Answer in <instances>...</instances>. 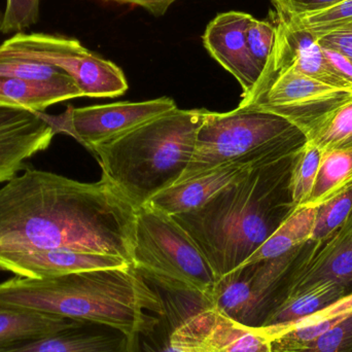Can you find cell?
<instances>
[{
	"mask_svg": "<svg viewBox=\"0 0 352 352\" xmlns=\"http://www.w3.org/2000/svg\"><path fill=\"white\" fill-rule=\"evenodd\" d=\"M318 37L322 47L336 50L352 61V28L333 31Z\"/></svg>",
	"mask_w": 352,
	"mask_h": 352,
	"instance_id": "cell-34",
	"label": "cell"
},
{
	"mask_svg": "<svg viewBox=\"0 0 352 352\" xmlns=\"http://www.w3.org/2000/svg\"><path fill=\"white\" fill-rule=\"evenodd\" d=\"M318 206L298 207L278 229L241 265L278 258L311 239Z\"/></svg>",
	"mask_w": 352,
	"mask_h": 352,
	"instance_id": "cell-23",
	"label": "cell"
},
{
	"mask_svg": "<svg viewBox=\"0 0 352 352\" xmlns=\"http://www.w3.org/2000/svg\"><path fill=\"white\" fill-rule=\"evenodd\" d=\"M0 76L47 84L74 82L67 74L49 64L3 55H0Z\"/></svg>",
	"mask_w": 352,
	"mask_h": 352,
	"instance_id": "cell-28",
	"label": "cell"
},
{
	"mask_svg": "<svg viewBox=\"0 0 352 352\" xmlns=\"http://www.w3.org/2000/svg\"><path fill=\"white\" fill-rule=\"evenodd\" d=\"M254 16L241 12L217 14L203 35V45L211 57L237 80L248 95L262 74L248 49L246 31Z\"/></svg>",
	"mask_w": 352,
	"mask_h": 352,
	"instance_id": "cell-14",
	"label": "cell"
},
{
	"mask_svg": "<svg viewBox=\"0 0 352 352\" xmlns=\"http://www.w3.org/2000/svg\"><path fill=\"white\" fill-rule=\"evenodd\" d=\"M176 109L173 99L161 97L140 102L109 103L80 109L68 107L60 115H47L43 111L41 115L55 134H67L92 152L95 146Z\"/></svg>",
	"mask_w": 352,
	"mask_h": 352,
	"instance_id": "cell-9",
	"label": "cell"
},
{
	"mask_svg": "<svg viewBox=\"0 0 352 352\" xmlns=\"http://www.w3.org/2000/svg\"><path fill=\"white\" fill-rule=\"evenodd\" d=\"M0 55L49 64L67 74L82 96L113 98L128 90L125 74L78 39L45 33H18L0 45Z\"/></svg>",
	"mask_w": 352,
	"mask_h": 352,
	"instance_id": "cell-7",
	"label": "cell"
},
{
	"mask_svg": "<svg viewBox=\"0 0 352 352\" xmlns=\"http://www.w3.org/2000/svg\"><path fill=\"white\" fill-rule=\"evenodd\" d=\"M351 314L352 293L314 316L285 326L263 329L270 337L272 352H299Z\"/></svg>",
	"mask_w": 352,
	"mask_h": 352,
	"instance_id": "cell-19",
	"label": "cell"
},
{
	"mask_svg": "<svg viewBox=\"0 0 352 352\" xmlns=\"http://www.w3.org/2000/svg\"><path fill=\"white\" fill-rule=\"evenodd\" d=\"M322 155V151L309 142H306L297 153L291 179L292 196L296 208L306 205L309 199L320 169Z\"/></svg>",
	"mask_w": 352,
	"mask_h": 352,
	"instance_id": "cell-27",
	"label": "cell"
},
{
	"mask_svg": "<svg viewBox=\"0 0 352 352\" xmlns=\"http://www.w3.org/2000/svg\"><path fill=\"white\" fill-rule=\"evenodd\" d=\"M351 182L352 148L322 152L316 184L306 205L318 206Z\"/></svg>",
	"mask_w": 352,
	"mask_h": 352,
	"instance_id": "cell-24",
	"label": "cell"
},
{
	"mask_svg": "<svg viewBox=\"0 0 352 352\" xmlns=\"http://www.w3.org/2000/svg\"><path fill=\"white\" fill-rule=\"evenodd\" d=\"M346 295V291L333 281H322L296 289L275 310L263 328L293 324L322 311Z\"/></svg>",
	"mask_w": 352,
	"mask_h": 352,
	"instance_id": "cell-22",
	"label": "cell"
},
{
	"mask_svg": "<svg viewBox=\"0 0 352 352\" xmlns=\"http://www.w3.org/2000/svg\"><path fill=\"white\" fill-rule=\"evenodd\" d=\"M299 151L256 163L203 206L173 217L217 280L241 266L295 210L291 179Z\"/></svg>",
	"mask_w": 352,
	"mask_h": 352,
	"instance_id": "cell-2",
	"label": "cell"
},
{
	"mask_svg": "<svg viewBox=\"0 0 352 352\" xmlns=\"http://www.w3.org/2000/svg\"><path fill=\"white\" fill-rule=\"evenodd\" d=\"M138 272L158 294L164 311L151 314L150 318L131 334L132 352H180L173 344V332L192 310L206 300V295L184 285Z\"/></svg>",
	"mask_w": 352,
	"mask_h": 352,
	"instance_id": "cell-11",
	"label": "cell"
},
{
	"mask_svg": "<svg viewBox=\"0 0 352 352\" xmlns=\"http://www.w3.org/2000/svg\"><path fill=\"white\" fill-rule=\"evenodd\" d=\"M285 19L291 21L296 26L314 33L316 36L333 31L352 28V0H345L324 12L297 18Z\"/></svg>",
	"mask_w": 352,
	"mask_h": 352,
	"instance_id": "cell-29",
	"label": "cell"
},
{
	"mask_svg": "<svg viewBox=\"0 0 352 352\" xmlns=\"http://www.w3.org/2000/svg\"><path fill=\"white\" fill-rule=\"evenodd\" d=\"M351 100L352 88H337L293 68H283L261 74L238 107L274 113L306 134L328 113Z\"/></svg>",
	"mask_w": 352,
	"mask_h": 352,
	"instance_id": "cell-8",
	"label": "cell"
},
{
	"mask_svg": "<svg viewBox=\"0 0 352 352\" xmlns=\"http://www.w3.org/2000/svg\"><path fill=\"white\" fill-rule=\"evenodd\" d=\"M306 142L299 128L268 111L241 107L228 113L204 109L192 159L177 184L240 159L283 156L299 151Z\"/></svg>",
	"mask_w": 352,
	"mask_h": 352,
	"instance_id": "cell-5",
	"label": "cell"
},
{
	"mask_svg": "<svg viewBox=\"0 0 352 352\" xmlns=\"http://www.w3.org/2000/svg\"><path fill=\"white\" fill-rule=\"evenodd\" d=\"M132 266L206 296L217 281L210 265L188 234L173 217L148 205L136 212Z\"/></svg>",
	"mask_w": 352,
	"mask_h": 352,
	"instance_id": "cell-6",
	"label": "cell"
},
{
	"mask_svg": "<svg viewBox=\"0 0 352 352\" xmlns=\"http://www.w3.org/2000/svg\"><path fill=\"white\" fill-rule=\"evenodd\" d=\"M322 281H333L347 295L352 293V209L341 227L318 244L293 292Z\"/></svg>",
	"mask_w": 352,
	"mask_h": 352,
	"instance_id": "cell-18",
	"label": "cell"
},
{
	"mask_svg": "<svg viewBox=\"0 0 352 352\" xmlns=\"http://www.w3.org/2000/svg\"><path fill=\"white\" fill-rule=\"evenodd\" d=\"M105 1H113L121 4H133V6H142L144 10L150 12L156 16L165 14L169 6L176 0H105Z\"/></svg>",
	"mask_w": 352,
	"mask_h": 352,
	"instance_id": "cell-36",
	"label": "cell"
},
{
	"mask_svg": "<svg viewBox=\"0 0 352 352\" xmlns=\"http://www.w3.org/2000/svg\"><path fill=\"white\" fill-rule=\"evenodd\" d=\"M131 263L120 256L72 250L0 254V271L24 278H45L97 269L123 268Z\"/></svg>",
	"mask_w": 352,
	"mask_h": 352,
	"instance_id": "cell-15",
	"label": "cell"
},
{
	"mask_svg": "<svg viewBox=\"0 0 352 352\" xmlns=\"http://www.w3.org/2000/svg\"><path fill=\"white\" fill-rule=\"evenodd\" d=\"M305 135L322 152L352 148V100L328 113Z\"/></svg>",
	"mask_w": 352,
	"mask_h": 352,
	"instance_id": "cell-25",
	"label": "cell"
},
{
	"mask_svg": "<svg viewBox=\"0 0 352 352\" xmlns=\"http://www.w3.org/2000/svg\"><path fill=\"white\" fill-rule=\"evenodd\" d=\"M246 39L250 55L263 72L276 41V24L274 21L252 18L246 31Z\"/></svg>",
	"mask_w": 352,
	"mask_h": 352,
	"instance_id": "cell-30",
	"label": "cell"
},
{
	"mask_svg": "<svg viewBox=\"0 0 352 352\" xmlns=\"http://www.w3.org/2000/svg\"><path fill=\"white\" fill-rule=\"evenodd\" d=\"M352 209V182L324 202L318 205L316 221L310 241H326L341 227Z\"/></svg>",
	"mask_w": 352,
	"mask_h": 352,
	"instance_id": "cell-26",
	"label": "cell"
},
{
	"mask_svg": "<svg viewBox=\"0 0 352 352\" xmlns=\"http://www.w3.org/2000/svg\"><path fill=\"white\" fill-rule=\"evenodd\" d=\"M0 305L102 322L129 334L151 314L164 311L158 294L132 265L39 279L14 277L0 283Z\"/></svg>",
	"mask_w": 352,
	"mask_h": 352,
	"instance_id": "cell-3",
	"label": "cell"
},
{
	"mask_svg": "<svg viewBox=\"0 0 352 352\" xmlns=\"http://www.w3.org/2000/svg\"><path fill=\"white\" fill-rule=\"evenodd\" d=\"M280 157V156H278ZM277 157H248L213 169L192 179L175 184L155 195L146 205L170 217L190 212L208 202L213 196L245 175L256 163Z\"/></svg>",
	"mask_w": 352,
	"mask_h": 352,
	"instance_id": "cell-17",
	"label": "cell"
},
{
	"mask_svg": "<svg viewBox=\"0 0 352 352\" xmlns=\"http://www.w3.org/2000/svg\"><path fill=\"white\" fill-rule=\"evenodd\" d=\"M276 41L264 72L293 68L309 78L337 88H352L329 64L318 37L275 12Z\"/></svg>",
	"mask_w": 352,
	"mask_h": 352,
	"instance_id": "cell-12",
	"label": "cell"
},
{
	"mask_svg": "<svg viewBox=\"0 0 352 352\" xmlns=\"http://www.w3.org/2000/svg\"><path fill=\"white\" fill-rule=\"evenodd\" d=\"M204 109H179L93 148L102 175L136 208L177 184L194 152Z\"/></svg>",
	"mask_w": 352,
	"mask_h": 352,
	"instance_id": "cell-4",
	"label": "cell"
},
{
	"mask_svg": "<svg viewBox=\"0 0 352 352\" xmlns=\"http://www.w3.org/2000/svg\"><path fill=\"white\" fill-rule=\"evenodd\" d=\"M276 14L285 18H297L334 8L345 0H271Z\"/></svg>",
	"mask_w": 352,
	"mask_h": 352,
	"instance_id": "cell-33",
	"label": "cell"
},
{
	"mask_svg": "<svg viewBox=\"0 0 352 352\" xmlns=\"http://www.w3.org/2000/svg\"><path fill=\"white\" fill-rule=\"evenodd\" d=\"M0 352H132V337L111 324L74 320L53 334Z\"/></svg>",
	"mask_w": 352,
	"mask_h": 352,
	"instance_id": "cell-16",
	"label": "cell"
},
{
	"mask_svg": "<svg viewBox=\"0 0 352 352\" xmlns=\"http://www.w3.org/2000/svg\"><path fill=\"white\" fill-rule=\"evenodd\" d=\"M136 212L104 175L80 182L26 169L0 188V254L72 250L132 264Z\"/></svg>",
	"mask_w": 352,
	"mask_h": 352,
	"instance_id": "cell-1",
	"label": "cell"
},
{
	"mask_svg": "<svg viewBox=\"0 0 352 352\" xmlns=\"http://www.w3.org/2000/svg\"><path fill=\"white\" fill-rule=\"evenodd\" d=\"M41 0H6L0 32L3 34L22 32L39 20Z\"/></svg>",
	"mask_w": 352,
	"mask_h": 352,
	"instance_id": "cell-31",
	"label": "cell"
},
{
	"mask_svg": "<svg viewBox=\"0 0 352 352\" xmlns=\"http://www.w3.org/2000/svg\"><path fill=\"white\" fill-rule=\"evenodd\" d=\"M299 352H352V314Z\"/></svg>",
	"mask_w": 352,
	"mask_h": 352,
	"instance_id": "cell-32",
	"label": "cell"
},
{
	"mask_svg": "<svg viewBox=\"0 0 352 352\" xmlns=\"http://www.w3.org/2000/svg\"><path fill=\"white\" fill-rule=\"evenodd\" d=\"M26 308L0 305V349L53 334L72 322Z\"/></svg>",
	"mask_w": 352,
	"mask_h": 352,
	"instance_id": "cell-21",
	"label": "cell"
},
{
	"mask_svg": "<svg viewBox=\"0 0 352 352\" xmlns=\"http://www.w3.org/2000/svg\"><path fill=\"white\" fill-rule=\"evenodd\" d=\"M2 20H3V12H0V27H1Z\"/></svg>",
	"mask_w": 352,
	"mask_h": 352,
	"instance_id": "cell-37",
	"label": "cell"
},
{
	"mask_svg": "<svg viewBox=\"0 0 352 352\" xmlns=\"http://www.w3.org/2000/svg\"><path fill=\"white\" fill-rule=\"evenodd\" d=\"M55 135L41 111L0 105V184L16 177L25 161L47 150Z\"/></svg>",
	"mask_w": 352,
	"mask_h": 352,
	"instance_id": "cell-13",
	"label": "cell"
},
{
	"mask_svg": "<svg viewBox=\"0 0 352 352\" xmlns=\"http://www.w3.org/2000/svg\"><path fill=\"white\" fill-rule=\"evenodd\" d=\"M82 96L74 82L47 84L0 76V105L43 111L56 103Z\"/></svg>",
	"mask_w": 352,
	"mask_h": 352,
	"instance_id": "cell-20",
	"label": "cell"
},
{
	"mask_svg": "<svg viewBox=\"0 0 352 352\" xmlns=\"http://www.w3.org/2000/svg\"><path fill=\"white\" fill-rule=\"evenodd\" d=\"M173 344L180 352H272L270 337L263 328L236 322L208 298L175 329Z\"/></svg>",
	"mask_w": 352,
	"mask_h": 352,
	"instance_id": "cell-10",
	"label": "cell"
},
{
	"mask_svg": "<svg viewBox=\"0 0 352 352\" xmlns=\"http://www.w3.org/2000/svg\"><path fill=\"white\" fill-rule=\"evenodd\" d=\"M324 57L333 69L347 82L352 85V61L336 50L322 47Z\"/></svg>",
	"mask_w": 352,
	"mask_h": 352,
	"instance_id": "cell-35",
	"label": "cell"
}]
</instances>
